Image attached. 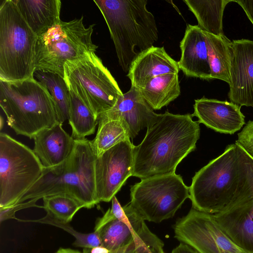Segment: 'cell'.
<instances>
[{
    "label": "cell",
    "instance_id": "obj_1",
    "mask_svg": "<svg viewBox=\"0 0 253 253\" xmlns=\"http://www.w3.org/2000/svg\"><path fill=\"white\" fill-rule=\"evenodd\" d=\"M198 121L192 115L157 114L134 147L132 176L141 179L174 173L177 165L196 148Z\"/></svg>",
    "mask_w": 253,
    "mask_h": 253
},
{
    "label": "cell",
    "instance_id": "obj_2",
    "mask_svg": "<svg viewBox=\"0 0 253 253\" xmlns=\"http://www.w3.org/2000/svg\"><path fill=\"white\" fill-rule=\"evenodd\" d=\"M96 159L90 140L75 139L70 157L57 166L44 168L40 177L15 204L64 194L76 199L84 208H93L100 203L96 192Z\"/></svg>",
    "mask_w": 253,
    "mask_h": 253
},
{
    "label": "cell",
    "instance_id": "obj_3",
    "mask_svg": "<svg viewBox=\"0 0 253 253\" xmlns=\"http://www.w3.org/2000/svg\"><path fill=\"white\" fill-rule=\"evenodd\" d=\"M115 45L119 64L125 73L138 54L158 39V31L153 14L146 7V0H97Z\"/></svg>",
    "mask_w": 253,
    "mask_h": 253
},
{
    "label": "cell",
    "instance_id": "obj_4",
    "mask_svg": "<svg viewBox=\"0 0 253 253\" xmlns=\"http://www.w3.org/2000/svg\"><path fill=\"white\" fill-rule=\"evenodd\" d=\"M0 106L7 125L16 134L30 139L58 122L49 91L34 77L17 82L0 80Z\"/></svg>",
    "mask_w": 253,
    "mask_h": 253
},
{
    "label": "cell",
    "instance_id": "obj_5",
    "mask_svg": "<svg viewBox=\"0 0 253 253\" xmlns=\"http://www.w3.org/2000/svg\"><path fill=\"white\" fill-rule=\"evenodd\" d=\"M38 36L13 0L0 6V80L21 81L34 77Z\"/></svg>",
    "mask_w": 253,
    "mask_h": 253
},
{
    "label": "cell",
    "instance_id": "obj_6",
    "mask_svg": "<svg viewBox=\"0 0 253 253\" xmlns=\"http://www.w3.org/2000/svg\"><path fill=\"white\" fill-rule=\"evenodd\" d=\"M239 162L236 145L224 152L196 172L189 187L192 208L215 214L232 200L238 186Z\"/></svg>",
    "mask_w": 253,
    "mask_h": 253
},
{
    "label": "cell",
    "instance_id": "obj_7",
    "mask_svg": "<svg viewBox=\"0 0 253 253\" xmlns=\"http://www.w3.org/2000/svg\"><path fill=\"white\" fill-rule=\"evenodd\" d=\"M83 16L69 22L62 20L38 37L35 71L57 74L64 78V65L69 60L95 52L98 46L92 41L95 24L85 27Z\"/></svg>",
    "mask_w": 253,
    "mask_h": 253
},
{
    "label": "cell",
    "instance_id": "obj_8",
    "mask_svg": "<svg viewBox=\"0 0 253 253\" xmlns=\"http://www.w3.org/2000/svg\"><path fill=\"white\" fill-rule=\"evenodd\" d=\"M64 79L97 117L113 108L123 94L117 82L95 52L69 60L64 65Z\"/></svg>",
    "mask_w": 253,
    "mask_h": 253
},
{
    "label": "cell",
    "instance_id": "obj_9",
    "mask_svg": "<svg viewBox=\"0 0 253 253\" xmlns=\"http://www.w3.org/2000/svg\"><path fill=\"white\" fill-rule=\"evenodd\" d=\"M44 167L33 150L0 133V208L15 204L41 176Z\"/></svg>",
    "mask_w": 253,
    "mask_h": 253
},
{
    "label": "cell",
    "instance_id": "obj_10",
    "mask_svg": "<svg viewBox=\"0 0 253 253\" xmlns=\"http://www.w3.org/2000/svg\"><path fill=\"white\" fill-rule=\"evenodd\" d=\"M238 186L231 201L213 214L222 230L238 246L253 253V159L238 144Z\"/></svg>",
    "mask_w": 253,
    "mask_h": 253
},
{
    "label": "cell",
    "instance_id": "obj_11",
    "mask_svg": "<svg viewBox=\"0 0 253 253\" xmlns=\"http://www.w3.org/2000/svg\"><path fill=\"white\" fill-rule=\"evenodd\" d=\"M130 202L145 221L160 222L172 217L189 198V187L174 173L141 179L130 188Z\"/></svg>",
    "mask_w": 253,
    "mask_h": 253
},
{
    "label": "cell",
    "instance_id": "obj_12",
    "mask_svg": "<svg viewBox=\"0 0 253 253\" xmlns=\"http://www.w3.org/2000/svg\"><path fill=\"white\" fill-rule=\"evenodd\" d=\"M111 201V207L105 212L109 220L94 231L98 234L102 246L113 251L133 252L158 238L129 203L122 207L116 196Z\"/></svg>",
    "mask_w": 253,
    "mask_h": 253
},
{
    "label": "cell",
    "instance_id": "obj_13",
    "mask_svg": "<svg viewBox=\"0 0 253 253\" xmlns=\"http://www.w3.org/2000/svg\"><path fill=\"white\" fill-rule=\"evenodd\" d=\"M175 237L199 253H249L222 230L213 214L192 208L173 227Z\"/></svg>",
    "mask_w": 253,
    "mask_h": 253
},
{
    "label": "cell",
    "instance_id": "obj_14",
    "mask_svg": "<svg viewBox=\"0 0 253 253\" xmlns=\"http://www.w3.org/2000/svg\"><path fill=\"white\" fill-rule=\"evenodd\" d=\"M130 139L116 144L96 157V192L99 202H109L132 176L134 149Z\"/></svg>",
    "mask_w": 253,
    "mask_h": 253
},
{
    "label": "cell",
    "instance_id": "obj_15",
    "mask_svg": "<svg viewBox=\"0 0 253 253\" xmlns=\"http://www.w3.org/2000/svg\"><path fill=\"white\" fill-rule=\"evenodd\" d=\"M232 47L228 98L241 107H253V41L233 40Z\"/></svg>",
    "mask_w": 253,
    "mask_h": 253
},
{
    "label": "cell",
    "instance_id": "obj_16",
    "mask_svg": "<svg viewBox=\"0 0 253 253\" xmlns=\"http://www.w3.org/2000/svg\"><path fill=\"white\" fill-rule=\"evenodd\" d=\"M194 111L199 123L214 131L232 134L245 125V116L241 106L227 101H220L203 97L195 100Z\"/></svg>",
    "mask_w": 253,
    "mask_h": 253
},
{
    "label": "cell",
    "instance_id": "obj_17",
    "mask_svg": "<svg viewBox=\"0 0 253 253\" xmlns=\"http://www.w3.org/2000/svg\"><path fill=\"white\" fill-rule=\"evenodd\" d=\"M157 114L142 97L139 89L131 86L113 108L99 116L98 120H121L127 128L130 138L133 139L147 127Z\"/></svg>",
    "mask_w": 253,
    "mask_h": 253
},
{
    "label": "cell",
    "instance_id": "obj_18",
    "mask_svg": "<svg viewBox=\"0 0 253 253\" xmlns=\"http://www.w3.org/2000/svg\"><path fill=\"white\" fill-rule=\"evenodd\" d=\"M180 48L179 69L188 77L211 80L206 37L198 25H187Z\"/></svg>",
    "mask_w": 253,
    "mask_h": 253
},
{
    "label": "cell",
    "instance_id": "obj_19",
    "mask_svg": "<svg viewBox=\"0 0 253 253\" xmlns=\"http://www.w3.org/2000/svg\"><path fill=\"white\" fill-rule=\"evenodd\" d=\"M179 70L178 62L168 55L164 47L152 46L138 54L131 63L127 76L131 86L139 89L157 76L178 74Z\"/></svg>",
    "mask_w": 253,
    "mask_h": 253
},
{
    "label": "cell",
    "instance_id": "obj_20",
    "mask_svg": "<svg viewBox=\"0 0 253 253\" xmlns=\"http://www.w3.org/2000/svg\"><path fill=\"white\" fill-rule=\"evenodd\" d=\"M33 149L44 168L57 166L71 155L75 139L57 122L52 126L43 129L34 137Z\"/></svg>",
    "mask_w": 253,
    "mask_h": 253
},
{
    "label": "cell",
    "instance_id": "obj_21",
    "mask_svg": "<svg viewBox=\"0 0 253 253\" xmlns=\"http://www.w3.org/2000/svg\"><path fill=\"white\" fill-rule=\"evenodd\" d=\"M13 1L38 37L61 21L60 0H13Z\"/></svg>",
    "mask_w": 253,
    "mask_h": 253
},
{
    "label": "cell",
    "instance_id": "obj_22",
    "mask_svg": "<svg viewBox=\"0 0 253 253\" xmlns=\"http://www.w3.org/2000/svg\"><path fill=\"white\" fill-rule=\"evenodd\" d=\"M204 33L206 37L211 79L222 80L229 84L230 82L232 42L224 34L217 36L205 31Z\"/></svg>",
    "mask_w": 253,
    "mask_h": 253
},
{
    "label": "cell",
    "instance_id": "obj_23",
    "mask_svg": "<svg viewBox=\"0 0 253 253\" xmlns=\"http://www.w3.org/2000/svg\"><path fill=\"white\" fill-rule=\"evenodd\" d=\"M139 90L153 110H160L180 94L178 74H167L157 76Z\"/></svg>",
    "mask_w": 253,
    "mask_h": 253
},
{
    "label": "cell",
    "instance_id": "obj_24",
    "mask_svg": "<svg viewBox=\"0 0 253 253\" xmlns=\"http://www.w3.org/2000/svg\"><path fill=\"white\" fill-rule=\"evenodd\" d=\"M234 0H183L194 14L203 31L214 35H223L222 19L224 9Z\"/></svg>",
    "mask_w": 253,
    "mask_h": 253
},
{
    "label": "cell",
    "instance_id": "obj_25",
    "mask_svg": "<svg viewBox=\"0 0 253 253\" xmlns=\"http://www.w3.org/2000/svg\"><path fill=\"white\" fill-rule=\"evenodd\" d=\"M38 81L49 91L54 102L57 122L60 124L68 120L70 111V93L64 78L59 75L40 70L34 71Z\"/></svg>",
    "mask_w": 253,
    "mask_h": 253
},
{
    "label": "cell",
    "instance_id": "obj_26",
    "mask_svg": "<svg viewBox=\"0 0 253 253\" xmlns=\"http://www.w3.org/2000/svg\"><path fill=\"white\" fill-rule=\"evenodd\" d=\"M70 93L69 123L72 128V137L81 139L94 134L98 118L80 98L71 90Z\"/></svg>",
    "mask_w": 253,
    "mask_h": 253
},
{
    "label": "cell",
    "instance_id": "obj_27",
    "mask_svg": "<svg viewBox=\"0 0 253 253\" xmlns=\"http://www.w3.org/2000/svg\"><path fill=\"white\" fill-rule=\"evenodd\" d=\"M98 125L96 136L90 141L96 157L120 142L130 139L127 128L120 120H98Z\"/></svg>",
    "mask_w": 253,
    "mask_h": 253
},
{
    "label": "cell",
    "instance_id": "obj_28",
    "mask_svg": "<svg viewBox=\"0 0 253 253\" xmlns=\"http://www.w3.org/2000/svg\"><path fill=\"white\" fill-rule=\"evenodd\" d=\"M42 199V208L55 220L64 223L71 221L77 211L84 208L78 200L67 194L47 196Z\"/></svg>",
    "mask_w": 253,
    "mask_h": 253
},
{
    "label": "cell",
    "instance_id": "obj_29",
    "mask_svg": "<svg viewBox=\"0 0 253 253\" xmlns=\"http://www.w3.org/2000/svg\"><path fill=\"white\" fill-rule=\"evenodd\" d=\"M35 222L47 224L63 229L72 235L75 238L74 246L81 248H93L101 246V243L98 234L93 232L90 233H82L77 231L68 223L60 222L50 215H46L42 218L34 220Z\"/></svg>",
    "mask_w": 253,
    "mask_h": 253
},
{
    "label": "cell",
    "instance_id": "obj_30",
    "mask_svg": "<svg viewBox=\"0 0 253 253\" xmlns=\"http://www.w3.org/2000/svg\"><path fill=\"white\" fill-rule=\"evenodd\" d=\"M235 143L240 145L253 159V121H249L238 134Z\"/></svg>",
    "mask_w": 253,
    "mask_h": 253
},
{
    "label": "cell",
    "instance_id": "obj_31",
    "mask_svg": "<svg viewBox=\"0 0 253 253\" xmlns=\"http://www.w3.org/2000/svg\"><path fill=\"white\" fill-rule=\"evenodd\" d=\"M36 202L35 200H30L8 207L0 208V222L9 218H16L15 213L20 210L32 207H40L36 204Z\"/></svg>",
    "mask_w": 253,
    "mask_h": 253
},
{
    "label": "cell",
    "instance_id": "obj_32",
    "mask_svg": "<svg viewBox=\"0 0 253 253\" xmlns=\"http://www.w3.org/2000/svg\"><path fill=\"white\" fill-rule=\"evenodd\" d=\"M163 247V242L158 238L140 247L133 253H165Z\"/></svg>",
    "mask_w": 253,
    "mask_h": 253
},
{
    "label": "cell",
    "instance_id": "obj_33",
    "mask_svg": "<svg viewBox=\"0 0 253 253\" xmlns=\"http://www.w3.org/2000/svg\"><path fill=\"white\" fill-rule=\"evenodd\" d=\"M243 9L248 18L253 25V0H234Z\"/></svg>",
    "mask_w": 253,
    "mask_h": 253
},
{
    "label": "cell",
    "instance_id": "obj_34",
    "mask_svg": "<svg viewBox=\"0 0 253 253\" xmlns=\"http://www.w3.org/2000/svg\"><path fill=\"white\" fill-rule=\"evenodd\" d=\"M125 251H113L109 250L102 246L93 248H83V253H133Z\"/></svg>",
    "mask_w": 253,
    "mask_h": 253
},
{
    "label": "cell",
    "instance_id": "obj_35",
    "mask_svg": "<svg viewBox=\"0 0 253 253\" xmlns=\"http://www.w3.org/2000/svg\"><path fill=\"white\" fill-rule=\"evenodd\" d=\"M171 253H199L189 245L184 243H181L177 247L174 249Z\"/></svg>",
    "mask_w": 253,
    "mask_h": 253
},
{
    "label": "cell",
    "instance_id": "obj_36",
    "mask_svg": "<svg viewBox=\"0 0 253 253\" xmlns=\"http://www.w3.org/2000/svg\"><path fill=\"white\" fill-rule=\"evenodd\" d=\"M55 253H83L79 251L71 249L70 248L59 249Z\"/></svg>",
    "mask_w": 253,
    "mask_h": 253
},
{
    "label": "cell",
    "instance_id": "obj_37",
    "mask_svg": "<svg viewBox=\"0 0 253 253\" xmlns=\"http://www.w3.org/2000/svg\"><path fill=\"white\" fill-rule=\"evenodd\" d=\"M0 129H2V126H3V120H2V117L1 116L0 117Z\"/></svg>",
    "mask_w": 253,
    "mask_h": 253
}]
</instances>
